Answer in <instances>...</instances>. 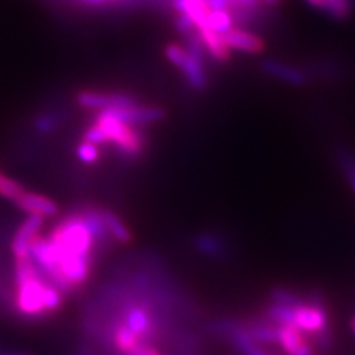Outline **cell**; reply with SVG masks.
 <instances>
[{
  "instance_id": "d6986e66",
  "label": "cell",
  "mask_w": 355,
  "mask_h": 355,
  "mask_svg": "<svg viewBox=\"0 0 355 355\" xmlns=\"http://www.w3.org/2000/svg\"><path fill=\"white\" fill-rule=\"evenodd\" d=\"M76 154H77V157H79V160L86 163V164H92V163H96L99 160L98 147L95 146V144L86 142V141L80 142L79 146H77Z\"/></svg>"
},
{
  "instance_id": "d4e9b609",
  "label": "cell",
  "mask_w": 355,
  "mask_h": 355,
  "mask_svg": "<svg viewBox=\"0 0 355 355\" xmlns=\"http://www.w3.org/2000/svg\"><path fill=\"white\" fill-rule=\"evenodd\" d=\"M265 3H275V2H279V0H263Z\"/></svg>"
},
{
  "instance_id": "52a82bcc",
  "label": "cell",
  "mask_w": 355,
  "mask_h": 355,
  "mask_svg": "<svg viewBox=\"0 0 355 355\" xmlns=\"http://www.w3.org/2000/svg\"><path fill=\"white\" fill-rule=\"evenodd\" d=\"M14 203L19 210H22V212H26L28 215H37L42 218L55 216L60 212L58 205L55 203L51 197L37 193L24 191Z\"/></svg>"
},
{
  "instance_id": "9a60e30c",
  "label": "cell",
  "mask_w": 355,
  "mask_h": 355,
  "mask_svg": "<svg viewBox=\"0 0 355 355\" xmlns=\"http://www.w3.org/2000/svg\"><path fill=\"white\" fill-rule=\"evenodd\" d=\"M338 164H339L343 176H345L351 191L355 194V155L347 150L339 151Z\"/></svg>"
},
{
  "instance_id": "ba28073f",
  "label": "cell",
  "mask_w": 355,
  "mask_h": 355,
  "mask_svg": "<svg viewBox=\"0 0 355 355\" xmlns=\"http://www.w3.org/2000/svg\"><path fill=\"white\" fill-rule=\"evenodd\" d=\"M224 39L230 49H236L243 53L257 55L265 48V43L259 36L243 28H230L224 35Z\"/></svg>"
},
{
  "instance_id": "ffe728a7",
  "label": "cell",
  "mask_w": 355,
  "mask_h": 355,
  "mask_svg": "<svg viewBox=\"0 0 355 355\" xmlns=\"http://www.w3.org/2000/svg\"><path fill=\"white\" fill-rule=\"evenodd\" d=\"M198 248L203 249V252L215 254L220 249V244L212 237H202L198 241Z\"/></svg>"
},
{
  "instance_id": "7a4b0ae2",
  "label": "cell",
  "mask_w": 355,
  "mask_h": 355,
  "mask_svg": "<svg viewBox=\"0 0 355 355\" xmlns=\"http://www.w3.org/2000/svg\"><path fill=\"white\" fill-rule=\"evenodd\" d=\"M48 239L57 250L58 262L67 257L95 259V249L99 246L83 214L70 215L60 220Z\"/></svg>"
},
{
  "instance_id": "3957f363",
  "label": "cell",
  "mask_w": 355,
  "mask_h": 355,
  "mask_svg": "<svg viewBox=\"0 0 355 355\" xmlns=\"http://www.w3.org/2000/svg\"><path fill=\"white\" fill-rule=\"evenodd\" d=\"M76 103L82 108L87 110H111V108H123L130 107L138 103L137 98L128 94L117 92H99V91H80L76 95Z\"/></svg>"
},
{
  "instance_id": "7c38bea8",
  "label": "cell",
  "mask_w": 355,
  "mask_h": 355,
  "mask_svg": "<svg viewBox=\"0 0 355 355\" xmlns=\"http://www.w3.org/2000/svg\"><path fill=\"white\" fill-rule=\"evenodd\" d=\"M277 343L287 355L295 354L305 343L302 330L293 324H279L277 326Z\"/></svg>"
},
{
  "instance_id": "5bb4252c",
  "label": "cell",
  "mask_w": 355,
  "mask_h": 355,
  "mask_svg": "<svg viewBox=\"0 0 355 355\" xmlns=\"http://www.w3.org/2000/svg\"><path fill=\"white\" fill-rule=\"evenodd\" d=\"M206 26L220 35H225L230 28H232V18L227 9H210L206 18Z\"/></svg>"
},
{
  "instance_id": "cb8c5ba5",
  "label": "cell",
  "mask_w": 355,
  "mask_h": 355,
  "mask_svg": "<svg viewBox=\"0 0 355 355\" xmlns=\"http://www.w3.org/2000/svg\"><path fill=\"white\" fill-rule=\"evenodd\" d=\"M89 3H101V2H107V0H86Z\"/></svg>"
},
{
  "instance_id": "277c9868",
  "label": "cell",
  "mask_w": 355,
  "mask_h": 355,
  "mask_svg": "<svg viewBox=\"0 0 355 355\" xmlns=\"http://www.w3.org/2000/svg\"><path fill=\"white\" fill-rule=\"evenodd\" d=\"M295 324L306 333H318L327 327V309L318 296L311 297L308 305L296 308Z\"/></svg>"
},
{
  "instance_id": "7402d4cb",
  "label": "cell",
  "mask_w": 355,
  "mask_h": 355,
  "mask_svg": "<svg viewBox=\"0 0 355 355\" xmlns=\"http://www.w3.org/2000/svg\"><path fill=\"white\" fill-rule=\"evenodd\" d=\"M292 355H313V348H311V345H308V343H304V345Z\"/></svg>"
},
{
  "instance_id": "484cf974",
  "label": "cell",
  "mask_w": 355,
  "mask_h": 355,
  "mask_svg": "<svg viewBox=\"0 0 355 355\" xmlns=\"http://www.w3.org/2000/svg\"><path fill=\"white\" fill-rule=\"evenodd\" d=\"M351 326H352V330H354V333H355V318L352 320V324H351Z\"/></svg>"
},
{
  "instance_id": "4fadbf2b",
  "label": "cell",
  "mask_w": 355,
  "mask_h": 355,
  "mask_svg": "<svg viewBox=\"0 0 355 355\" xmlns=\"http://www.w3.org/2000/svg\"><path fill=\"white\" fill-rule=\"evenodd\" d=\"M101 215H103V220H104V225L107 228L108 236L111 239H114L117 243L121 244H128L132 240V234L130 231L128 230V227L125 225V222L121 220L113 210H108L104 209L101 210Z\"/></svg>"
},
{
  "instance_id": "2e32d148",
  "label": "cell",
  "mask_w": 355,
  "mask_h": 355,
  "mask_svg": "<svg viewBox=\"0 0 355 355\" xmlns=\"http://www.w3.org/2000/svg\"><path fill=\"white\" fill-rule=\"evenodd\" d=\"M24 191V188H22L17 181H14L12 178H9L0 172V197L10 200V202H17Z\"/></svg>"
},
{
  "instance_id": "5b68a950",
  "label": "cell",
  "mask_w": 355,
  "mask_h": 355,
  "mask_svg": "<svg viewBox=\"0 0 355 355\" xmlns=\"http://www.w3.org/2000/svg\"><path fill=\"white\" fill-rule=\"evenodd\" d=\"M104 111H108L111 116H114L116 119L125 121V123H129L132 126L151 125V123H155V121H160L164 119V111L160 107L141 105L138 103L130 107L111 108Z\"/></svg>"
},
{
  "instance_id": "30bf717a",
  "label": "cell",
  "mask_w": 355,
  "mask_h": 355,
  "mask_svg": "<svg viewBox=\"0 0 355 355\" xmlns=\"http://www.w3.org/2000/svg\"><path fill=\"white\" fill-rule=\"evenodd\" d=\"M196 30L198 33L200 40L203 43V48L212 55L216 61H220V62L228 61L231 49L224 39V35L216 33L215 30L209 28L207 26H203Z\"/></svg>"
},
{
  "instance_id": "e0dca14e",
  "label": "cell",
  "mask_w": 355,
  "mask_h": 355,
  "mask_svg": "<svg viewBox=\"0 0 355 355\" xmlns=\"http://www.w3.org/2000/svg\"><path fill=\"white\" fill-rule=\"evenodd\" d=\"M335 19H347L351 15V0H326L323 8Z\"/></svg>"
},
{
  "instance_id": "9c48e42d",
  "label": "cell",
  "mask_w": 355,
  "mask_h": 355,
  "mask_svg": "<svg viewBox=\"0 0 355 355\" xmlns=\"http://www.w3.org/2000/svg\"><path fill=\"white\" fill-rule=\"evenodd\" d=\"M262 70L266 74L272 76L274 79H279L293 86H304L308 82V76L304 70L280 61H265L262 64Z\"/></svg>"
},
{
  "instance_id": "ac0fdd59",
  "label": "cell",
  "mask_w": 355,
  "mask_h": 355,
  "mask_svg": "<svg viewBox=\"0 0 355 355\" xmlns=\"http://www.w3.org/2000/svg\"><path fill=\"white\" fill-rule=\"evenodd\" d=\"M164 55L171 64H173L176 69H181L185 65L188 58V49L181 46L178 43H169L168 46L164 48Z\"/></svg>"
},
{
  "instance_id": "6da1fadb",
  "label": "cell",
  "mask_w": 355,
  "mask_h": 355,
  "mask_svg": "<svg viewBox=\"0 0 355 355\" xmlns=\"http://www.w3.org/2000/svg\"><path fill=\"white\" fill-rule=\"evenodd\" d=\"M83 141L95 144H113V146L128 157H137L144 151V137L139 130L129 123H125L108 111H99L94 123L83 133Z\"/></svg>"
},
{
  "instance_id": "44dd1931",
  "label": "cell",
  "mask_w": 355,
  "mask_h": 355,
  "mask_svg": "<svg viewBox=\"0 0 355 355\" xmlns=\"http://www.w3.org/2000/svg\"><path fill=\"white\" fill-rule=\"evenodd\" d=\"M259 0H231V6H239V8H248L252 6Z\"/></svg>"
},
{
  "instance_id": "603a6c76",
  "label": "cell",
  "mask_w": 355,
  "mask_h": 355,
  "mask_svg": "<svg viewBox=\"0 0 355 355\" xmlns=\"http://www.w3.org/2000/svg\"><path fill=\"white\" fill-rule=\"evenodd\" d=\"M306 2H308L311 6L318 8V9H323L324 5H326V0H306Z\"/></svg>"
},
{
  "instance_id": "4316f807",
  "label": "cell",
  "mask_w": 355,
  "mask_h": 355,
  "mask_svg": "<svg viewBox=\"0 0 355 355\" xmlns=\"http://www.w3.org/2000/svg\"><path fill=\"white\" fill-rule=\"evenodd\" d=\"M8 355H26V354H8Z\"/></svg>"
},
{
  "instance_id": "8fae6325",
  "label": "cell",
  "mask_w": 355,
  "mask_h": 355,
  "mask_svg": "<svg viewBox=\"0 0 355 355\" xmlns=\"http://www.w3.org/2000/svg\"><path fill=\"white\" fill-rule=\"evenodd\" d=\"M173 6L178 12L190 18L196 28L206 26V18L210 12L207 0H173Z\"/></svg>"
},
{
  "instance_id": "8992f818",
  "label": "cell",
  "mask_w": 355,
  "mask_h": 355,
  "mask_svg": "<svg viewBox=\"0 0 355 355\" xmlns=\"http://www.w3.org/2000/svg\"><path fill=\"white\" fill-rule=\"evenodd\" d=\"M43 224L44 218L37 215H28V218L19 225L14 234L12 243H10V250H12L15 259L30 257V243L37 234H40Z\"/></svg>"
}]
</instances>
